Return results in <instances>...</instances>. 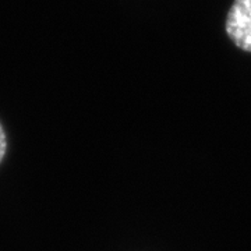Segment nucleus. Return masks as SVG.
I'll use <instances>...</instances> for the list:
<instances>
[{
  "label": "nucleus",
  "instance_id": "nucleus-2",
  "mask_svg": "<svg viewBox=\"0 0 251 251\" xmlns=\"http://www.w3.org/2000/svg\"><path fill=\"white\" fill-rule=\"evenodd\" d=\"M6 152H7V135H6L3 126L0 123V163L4 159Z\"/></svg>",
  "mask_w": 251,
  "mask_h": 251
},
{
  "label": "nucleus",
  "instance_id": "nucleus-1",
  "mask_svg": "<svg viewBox=\"0 0 251 251\" xmlns=\"http://www.w3.org/2000/svg\"><path fill=\"white\" fill-rule=\"evenodd\" d=\"M226 32L234 45L251 53V0H234L226 17Z\"/></svg>",
  "mask_w": 251,
  "mask_h": 251
}]
</instances>
